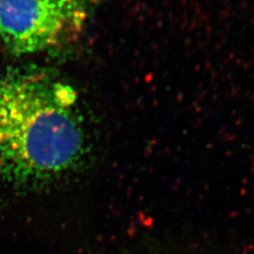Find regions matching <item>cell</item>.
<instances>
[{
    "label": "cell",
    "instance_id": "2",
    "mask_svg": "<svg viewBox=\"0 0 254 254\" xmlns=\"http://www.w3.org/2000/svg\"><path fill=\"white\" fill-rule=\"evenodd\" d=\"M88 0H0V39L12 53L63 44L81 25Z\"/></svg>",
    "mask_w": 254,
    "mask_h": 254
},
{
    "label": "cell",
    "instance_id": "1",
    "mask_svg": "<svg viewBox=\"0 0 254 254\" xmlns=\"http://www.w3.org/2000/svg\"><path fill=\"white\" fill-rule=\"evenodd\" d=\"M84 137L72 87L41 73H0L1 183L62 175L81 158Z\"/></svg>",
    "mask_w": 254,
    "mask_h": 254
}]
</instances>
